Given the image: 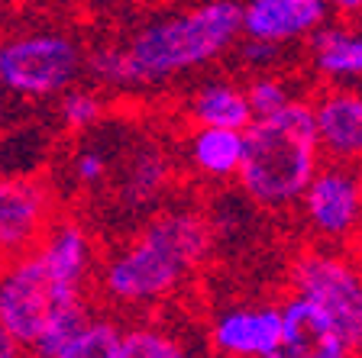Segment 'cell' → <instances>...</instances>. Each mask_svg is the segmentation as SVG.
I'll list each match as a JSON object with an SVG mask.
<instances>
[{"label":"cell","mask_w":362,"mask_h":358,"mask_svg":"<svg viewBox=\"0 0 362 358\" xmlns=\"http://www.w3.org/2000/svg\"><path fill=\"white\" fill-rule=\"evenodd\" d=\"M243 39V0H194L156 13L133 32L88 55L100 88L152 90L211 68Z\"/></svg>","instance_id":"1"},{"label":"cell","mask_w":362,"mask_h":358,"mask_svg":"<svg viewBox=\"0 0 362 358\" xmlns=\"http://www.w3.org/2000/svg\"><path fill=\"white\" fill-rule=\"evenodd\" d=\"M214 246V226L197 210H162L98 268V291L120 310H149L172 300L204 265Z\"/></svg>","instance_id":"2"},{"label":"cell","mask_w":362,"mask_h":358,"mask_svg":"<svg viewBox=\"0 0 362 358\" xmlns=\"http://www.w3.org/2000/svg\"><path fill=\"white\" fill-rule=\"evenodd\" d=\"M324 145L317 136V119L310 100H294L291 107L256 117L246 129V158L236 174L246 201L265 210L298 207L310 181L324 168Z\"/></svg>","instance_id":"3"},{"label":"cell","mask_w":362,"mask_h":358,"mask_svg":"<svg viewBox=\"0 0 362 358\" xmlns=\"http://www.w3.org/2000/svg\"><path fill=\"white\" fill-rule=\"evenodd\" d=\"M90 316L88 291L62 284L36 249L7 258L0 281V333L16 339L20 349L55 358Z\"/></svg>","instance_id":"4"},{"label":"cell","mask_w":362,"mask_h":358,"mask_svg":"<svg viewBox=\"0 0 362 358\" xmlns=\"http://www.w3.org/2000/svg\"><path fill=\"white\" fill-rule=\"evenodd\" d=\"M88 71L81 42L59 30L16 32L0 49V84L23 100L62 97Z\"/></svg>","instance_id":"5"},{"label":"cell","mask_w":362,"mask_h":358,"mask_svg":"<svg viewBox=\"0 0 362 358\" xmlns=\"http://www.w3.org/2000/svg\"><path fill=\"white\" fill-rule=\"evenodd\" d=\"M288 287L317 304L362 355V268L356 255L317 242L291 258Z\"/></svg>","instance_id":"6"},{"label":"cell","mask_w":362,"mask_h":358,"mask_svg":"<svg viewBox=\"0 0 362 358\" xmlns=\"http://www.w3.org/2000/svg\"><path fill=\"white\" fill-rule=\"evenodd\" d=\"M298 207L317 242L346 246L362 236V174L346 162L324 165Z\"/></svg>","instance_id":"7"},{"label":"cell","mask_w":362,"mask_h":358,"mask_svg":"<svg viewBox=\"0 0 362 358\" xmlns=\"http://www.w3.org/2000/svg\"><path fill=\"white\" fill-rule=\"evenodd\" d=\"M59 220L55 191L36 174H7L0 184V249L7 258L30 252Z\"/></svg>","instance_id":"8"},{"label":"cell","mask_w":362,"mask_h":358,"mask_svg":"<svg viewBox=\"0 0 362 358\" xmlns=\"http://www.w3.org/2000/svg\"><path fill=\"white\" fill-rule=\"evenodd\" d=\"M211 349L217 358H275L285 339L281 304H233L211 323Z\"/></svg>","instance_id":"9"},{"label":"cell","mask_w":362,"mask_h":358,"mask_svg":"<svg viewBox=\"0 0 362 358\" xmlns=\"http://www.w3.org/2000/svg\"><path fill=\"white\" fill-rule=\"evenodd\" d=\"M330 13V0H243V36L275 45L310 42Z\"/></svg>","instance_id":"10"},{"label":"cell","mask_w":362,"mask_h":358,"mask_svg":"<svg viewBox=\"0 0 362 358\" xmlns=\"http://www.w3.org/2000/svg\"><path fill=\"white\" fill-rule=\"evenodd\" d=\"M317 136L330 162H362V88L327 84L314 100Z\"/></svg>","instance_id":"11"},{"label":"cell","mask_w":362,"mask_h":358,"mask_svg":"<svg viewBox=\"0 0 362 358\" xmlns=\"http://www.w3.org/2000/svg\"><path fill=\"white\" fill-rule=\"evenodd\" d=\"M285 306V339L275 358H359L339 326L301 294L281 300Z\"/></svg>","instance_id":"12"},{"label":"cell","mask_w":362,"mask_h":358,"mask_svg":"<svg viewBox=\"0 0 362 358\" xmlns=\"http://www.w3.org/2000/svg\"><path fill=\"white\" fill-rule=\"evenodd\" d=\"M36 252L42 255L49 271H52L62 284L84 287V291H88L90 278L98 275V268H100L98 246H94L90 229L78 217H68V213H59V220L49 226V232L42 236Z\"/></svg>","instance_id":"13"},{"label":"cell","mask_w":362,"mask_h":358,"mask_svg":"<svg viewBox=\"0 0 362 358\" xmlns=\"http://www.w3.org/2000/svg\"><path fill=\"white\" fill-rule=\"evenodd\" d=\"M310 68L327 84L362 81V30L353 20H330L310 36Z\"/></svg>","instance_id":"14"},{"label":"cell","mask_w":362,"mask_h":358,"mask_svg":"<svg viewBox=\"0 0 362 358\" xmlns=\"http://www.w3.org/2000/svg\"><path fill=\"white\" fill-rule=\"evenodd\" d=\"M185 117L191 126H223V129H249L256 119L249 104L246 84H236L233 78H207L194 84V90L185 100Z\"/></svg>","instance_id":"15"},{"label":"cell","mask_w":362,"mask_h":358,"mask_svg":"<svg viewBox=\"0 0 362 358\" xmlns=\"http://www.w3.org/2000/svg\"><path fill=\"white\" fill-rule=\"evenodd\" d=\"M188 165L211 181L236 178L246 158V129L223 126H191L185 142Z\"/></svg>","instance_id":"16"},{"label":"cell","mask_w":362,"mask_h":358,"mask_svg":"<svg viewBox=\"0 0 362 358\" xmlns=\"http://www.w3.org/2000/svg\"><path fill=\"white\" fill-rule=\"evenodd\" d=\"M120 358H194L188 339L162 320H136L123 329Z\"/></svg>","instance_id":"17"},{"label":"cell","mask_w":362,"mask_h":358,"mask_svg":"<svg viewBox=\"0 0 362 358\" xmlns=\"http://www.w3.org/2000/svg\"><path fill=\"white\" fill-rule=\"evenodd\" d=\"M168 184V162L156 145H143L139 152L129 155L127 181H123L120 194L129 207H149Z\"/></svg>","instance_id":"18"},{"label":"cell","mask_w":362,"mask_h":358,"mask_svg":"<svg viewBox=\"0 0 362 358\" xmlns=\"http://www.w3.org/2000/svg\"><path fill=\"white\" fill-rule=\"evenodd\" d=\"M123 329L113 316H90L55 358H120Z\"/></svg>","instance_id":"19"},{"label":"cell","mask_w":362,"mask_h":358,"mask_svg":"<svg viewBox=\"0 0 362 358\" xmlns=\"http://www.w3.org/2000/svg\"><path fill=\"white\" fill-rule=\"evenodd\" d=\"M55 113H59V123L65 133H84V129H94L104 119L107 100L94 88H68L59 97Z\"/></svg>","instance_id":"20"},{"label":"cell","mask_w":362,"mask_h":358,"mask_svg":"<svg viewBox=\"0 0 362 358\" xmlns=\"http://www.w3.org/2000/svg\"><path fill=\"white\" fill-rule=\"evenodd\" d=\"M249 90V104H252V113L256 117H272V113L291 107L294 100H301L298 88L288 81L279 71H262V75H252L246 81Z\"/></svg>","instance_id":"21"},{"label":"cell","mask_w":362,"mask_h":358,"mask_svg":"<svg viewBox=\"0 0 362 358\" xmlns=\"http://www.w3.org/2000/svg\"><path fill=\"white\" fill-rule=\"evenodd\" d=\"M281 49H285V45L243 36L233 52H236V61H240L249 71V78H252V75H262V71H275V65H279V59H281Z\"/></svg>","instance_id":"22"},{"label":"cell","mask_w":362,"mask_h":358,"mask_svg":"<svg viewBox=\"0 0 362 358\" xmlns=\"http://www.w3.org/2000/svg\"><path fill=\"white\" fill-rule=\"evenodd\" d=\"M107 172H110V152L100 149L98 142H94V145H84V149L75 152V158H71V178L81 187H98L100 181L107 178Z\"/></svg>","instance_id":"23"},{"label":"cell","mask_w":362,"mask_h":358,"mask_svg":"<svg viewBox=\"0 0 362 358\" xmlns=\"http://www.w3.org/2000/svg\"><path fill=\"white\" fill-rule=\"evenodd\" d=\"M330 10L339 16V20H359L362 0H330Z\"/></svg>","instance_id":"24"},{"label":"cell","mask_w":362,"mask_h":358,"mask_svg":"<svg viewBox=\"0 0 362 358\" xmlns=\"http://www.w3.org/2000/svg\"><path fill=\"white\" fill-rule=\"evenodd\" d=\"M16 358H49V355H42V352H33V349H23Z\"/></svg>","instance_id":"25"},{"label":"cell","mask_w":362,"mask_h":358,"mask_svg":"<svg viewBox=\"0 0 362 358\" xmlns=\"http://www.w3.org/2000/svg\"><path fill=\"white\" fill-rule=\"evenodd\" d=\"M353 255H356V261H359V268H362V236L356 239V249H353Z\"/></svg>","instance_id":"26"},{"label":"cell","mask_w":362,"mask_h":358,"mask_svg":"<svg viewBox=\"0 0 362 358\" xmlns=\"http://www.w3.org/2000/svg\"><path fill=\"white\" fill-rule=\"evenodd\" d=\"M356 26H359V30H362V16H359V20H356Z\"/></svg>","instance_id":"27"}]
</instances>
